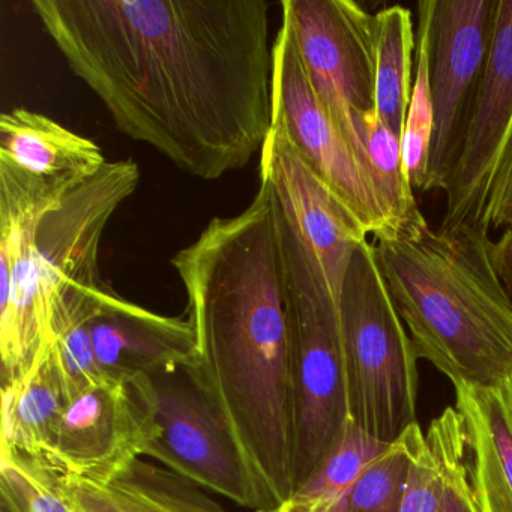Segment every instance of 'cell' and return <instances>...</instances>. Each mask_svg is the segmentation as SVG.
<instances>
[{
  "label": "cell",
  "instance_id": "1",
  "mask_svg": "<svg viewBox=\"0 0 512 512\" xmlns=\"http://www.w3.org/2000/svg\"><path fill=\"white\" fill-rule=\"evenodd\" d=\"M74 76L125 136L217 181L272 127L265 0H32Z\"/></svg>",
  "mask_w": 512,
  "mask_h": 512
},
{
  "label": "cell",
  "instance_id": "2",
  "mask_svg": "<svg viewBox=\"0 0 512 512\" xmlns=\"http://www.w3.org/2000/svg\"><path fill=\"white\" fill-rule=\"evenodd\" d=\"M187 293L196 368L268 511L293 494V400L280 209L260 179L253 202L214 218L172 259Z\"/></svg>",
  "mask_w": 512,
  "mask_h": 512
},
{
  "label": "cell",
  "instance_id": "3",
  "mask_svg": "<svg viewBox=\"0 0 512 512\" xmlns=\"http://www.w3.org/2000/svg\"><path fill=\"white\" fill-rule=\"evenodd\" d=\"M134 161L104 164L76 190L0 164V355L4 383L31 370L50 344L53 305L103 280L101 238L139 187Z\"/></svg>",
  "mask_w": 512,
  "mask_h": 512
},
{
  "label": "cell",
  "instance_id": "4",
  "mask_svg": "<svg viewBox=\"0 0 512 512\" xmlns=\"http://www.w3.org/2000/svg\"><path fill=\"white\" fill-rule=\"evenodd\" d=\"M488 232L485 224L442 232L425 221L373 242L416 356L454 388H490L512 374V299Z\"/></svg>",
  "mask_w": 512,
  "mask_h": 512
},
{
  "label": "cell",
  "instance_id": "5",
  "mask_svg": "<svg viewBox=\"0 0 512 512\" xmlns=\"http://www.w3.org/2000/svg\"><path fill=\"white\" fill-rule=\"evenodd\" d=\"M280 238L289 323L295 493L329 454L350 416L337 299L281 211Z\"/></svg>",
  "mask_w": 512,
  "mask_h": 512
},
{
  "label": "cell",
  "instance_id": "6",
  "mask_svg": "<svg viewBox=\"0 0 512 512\" xmlns=\"http://www.w3.org/2000/svg\"><path fill=\"white\" fill-rule=\"evenodd\" d=\"M338 316L350 419L391 445L418 424V356L368 239L344 275Z\"/></svg>",
  "mask_w": 512,
  "mask_h": 512
},
{
  "label": "cell",
  "instance_id": "7",
  "mask_svg": "<svg viewBox=\"0 0 512 512\" xmlns=\"http://www.w3.org/2000/svg\"><path fill=\"white\" fill-rule=\"evenodd\" d=\"M497 0H421L428 44L433 136L424 191H443L460 160L487 67Z\"/></svg>",
  "mask_w": 512,
  "mask_h": 512
},
{
  "label": "cell",
  "instance_id": "8",
  "mask_svg": "<svg viewBox=\"0 0 512 512\" xmlns=\"http://www.w3.org/2000/svg\"><path fill=\"white\" fill-rule=\"evenodd\" d=\"M281 19L292 31L314 91L367 175L358 127L377 116L374 14L355 0H283Z\"/></svg>",
  "mask_w": 512,
  "mask_h": 512
},
{
  "label": "cell",
  "instance_id": "9",
  "mask_svg": "<svg viewBox=\"0 0 512 512\" xmlns=\"http://www.w3.org/2000/svg\"><path fill=\"white\" fill-rule=\"evenodd\" d=\"M160 434L146 457L238 505L268 511L221 410L193 365L151 376Z\"/></svg>",
  "mask_w": 512,
  "mask_h": 512
},
{
  "label": "cell",
  "instance_id": "10",
  "mask_svg": "<svg viewBox=\"0 0 512 512\" xmlns=\"http://www.w3.org/2000/svg\"><path fill=\"white\" fill-rule=\"evenodd\" d=\"M160 434L151 376L107 379L71 398L53 437L58 472L107 482L146 457Z\"/></svg>",
  "mask_w": 512,
  "mask_h": 512
},
{
  "label": "cell",
  "instance_id": "11",
  "mask_svg": "<svg viewBox=\"0 0 512 512\" xmlns=\"http://www.w3.org/2000/svg\"><path fill=\"white\" fill-rule=\"evenodd\" d=\"M272 122L299 157L340 197L368 235L386 233V221L352 146L311 85L289 25L281 19L272 46Z\"/></svg>",
  "mask_w": 512,
  "mask_h": 512
},
{
  "label": "cell",
  "instance_id": "12",
  "mask_svg": "<svg viewBox=\"0 0 512 512\" xmlns=\"http://www.w3.org/2000/svg\"><path fill=\"white\" fill-rule=\"evenodd\" d=\"M259 178L271 185L281 214L322 269L338 302L350 260L367 241V230L275 122L260 151Z\"/></svg>",
  "mask_w": 512,
  "mask_h": 512
},
{
  "label": "cell",
  "instance_id": "13",
  "mask_svg": "<svg viewBox=\"0 0 512 512\" xmlns=\"http://www.w3.org/2000/svg\"><path fill=\"white\" fill-rule=\"evenodd\" d=\"M511 128L512 0H497L487 67L460 160L445 191L442 232L485 224L491 182Z\"/></svg>",
  "mask_w": 512,
  "mask_h": 512
},
{
  "label": "cell",
  "instance_id": "14",
  "mask_svg": "<svg viewBox=\"0 0 512 512\" xmlns=\"http://www.w3.org/2000/svg\"><path fill=\"white\" fill-rule=\"evenodd\" d=\"M92 346L107 379L155 376L196 362L193 326L146 310L107 286L91 322Z\"/></svg>",
  "mask_w": 512,
  "mask_h": 512
},
{
  "label": "cell",
  "instance_id": "15",
  "mask_svg": "<svg viewBox=\"0 0 512 512\" xmlns=\"http://www.w3.org/2000/svg\"><path fill=\"white\" fill-rule=\"evenodd\" d=\"M454 389L478 511L512 512V374L490 388Z\"/></svg>",
  "mask_w": 512,
  "mask_h": 512
},
{
  "label": "cell",
  "instance_id": "16",
  "mask_svg": "<svg viewBox=\"0 0 512 512\" xmlns=\"http://www.w3.org/2000/svg\"><path fill=\"white\" fill-rule=\"evenodd\" d=\"M58 482L76 512H227L205 488L143 458L107 482L61 472Z\"/></svg>",
  "mask_w": 512,
  "mask_h": 512
},
{
  "label": "cell",
  "instance_id": "17",
  "mask_svg": "<svg viewBox=\"0 0 512 512\" xmlns=\"http://www.w3.org/2000/svg\"><path fill=\"white\" fill-rule=\"evenodd\" d=\"M106 163L97 143L41 113L14 109L0 116V164L41 181L82 185Z\"/></svg>",
  "mask_w": 512,
  "mask_h": 512
},
{
  "label": "cell",
  "instance_id": "18",
  "mask_svg": "<svg viewBox=\"0 0 512 512\" xmlns=\"http://www.w3.org/2000/svg\"><path fill=\"white\" fill-rule=\"evenodd\" d=\"M70 400L67 379L49 344L31 370L4 383L0 449L52 466L53 437Z\"/></svg>",
  "mask_w": 512,
  "mask_h": 512
},
{
  "label": "cell",
  "instance_id": "19",
  "mask_svg": "<svg viewBox=\"0 0 512 512\" xmlns=\"http://www.w3.org/2000/svg\"><path fill=\"white\" fill-rule=\"evenodd\" d=\"M374 34L377 116L401 139L412 97L416 53V34L409 8L392 5L374 14Z\"/></svg>",
  "mask_w": 512,
  "mask_h": 512
},
{
  "label": "cell",
  "instance_id": "20",
  "mask_svg": "<svg viewBox=\"0 0 512 512\" xmlns=\"http://www.w3.org/2000/svg\"><path fill=\"white\" fill-rule=\"evenodd\" d=\"M358 136L367 158L368 181L385 217L383 236L406 232L425 223L427 220L419 211L404 167L400 137L389 130L379 116L365 119L359 125Z\"/></svg>",
  "mask_w": 512,
  "mask_h": 512
},
{
  "label": "cell",
  "instance_id": "21",
  "mask_svg": "<svg viewBox=\"0 0 512 512\" xmlns=\"http://www.w3.org/2000/svg\"><path fill=\"white\" fill-rule=\"evenodd\" d=\"M388 443L365 433L352 419L316 472L292 494L281 512H331L365 467L386 451Z\"/></svg>",
  "mask_w": 512,
  "mask_h": 512
},
{
  "label": "cell",
  "instance_id": "22",
  "mask_svg": "<svg viewBox=\"0 0 512 512\" xmlns=\"http://www.w3.org/2000/svg\"><path fill=\"white\" fill-rule=\"evenodd\" d=\"M419 424L371 461L331 512H401L410 463L421 440Z\"/></svg>",
  "mask_w": 512,
  "mask_h": 512
},
{
  "label": "cell",
  "instance_id": "23",
  "mask_svg": "<svg viewBox=\"0 0 512 512\" xmlns=\"http://www.w3.org/2000/svg\"><path fill=\"white\" fill-rule=\"evenodd\" d=\"M458 418L457 409L449 406L431 421L410 463L401 512H439L446 488L449 440Z\"/></svg>",
  "mask_w": 512,
  "mask_h": 512
},
{
  "label": "cell",
  "instance_id": "24",
  "mask_svg": "<svg viewBox=\"0 0 512 512\" xmlns=\"http://www.w3.org/2000/svg\"><path fill=\"white\" fill-rule=\"evenodd\" d=\"M52 466L0 449V491L4 512H76Z\"/></svg>",
  "mask_w": 512,
  "mask_h": 512
},
{
  "label": "cell",
  "instance_id": "25",
  "mask_svg": "<svg viewBox=\"0 0 512 512\" xmlns=\"http://www.w3.org/2000/svg\"><path fill=\"white\" fill-rule=\"evenodd\" d=\"M433 136V98L428 68V44L424 28L416 32L415 79L407 110L401 148L404 167L413 190L424 191L427 181L428 157Z\"/></svg>",
  "mask_w": 512,
  "mask_h": 512
},
{
  "label": "cell",
  "instance_id": "26",
  "mask_svg": "<svg viewBox=\"0 0 512 512\" xmlns=\"http://www.w3.org/2000/svg\"><path fill=\"white\" fill-rule=\"evenodd\" d=\"M467 455H469V449H467L466 430L460 416L449 440L446 488L439 512H479L472 487H470Z\"/></svg>",
  "mask_w": 512,
  "mask_h": 512
},
{
  "label": "cell",
  "instance_id": "27",
  "mask_svg": "<svg viewBox=\"0 0 512 512\" xmlns=\"http://www.w3.org/2000/svg\"><path fill=\"white\" fill-rule=\"evenodd\" d=\"M484 221L488 229L512 224V128L494 172Z\"/></svg>",
  "mask_w": 512,
  "mask_h": 512
},
{
  "label": "cell",
  "instance_id": "28",
  "mask_svg": "<svg viewBox=\"0 0 512 512\" xmlns=\"http://www.w3.org/2000/svg\"><path fill=\"white\" fill-rule=\"evenodd\" d=\"M491 260L500 281L512 299V227H506L496 242H491Z\"/></svg>",
  "mask_w": 512,
  "mask_h": 512
},
{
  "label": "cell",
  "instance_id": "29",
  "mask_svg": "<svg viewBox=\"0 0 512 512\" xmlns=\"http://www.w3.org/2000/svg\"><path fill=\"white\" fill-rule=\"evenodd\" d=\"M256 512H281V511H256Z\"/></svg>",
  "mask_w": 512,
  "mask_h": 512
},
{
  "label": "cell",
  "instance_id": "30",
  "mask_svg": "<svg viewBox=\"0 0 512 512\" xmlns=\"http://www.w3.org/2000/svg\"><path fill=\"white\" fill-rule=\"evenodd\" d=\"M509 227H512V224H511V226H509Z\"/></svg>",
  "mask_w": 512,
  "mask_h": 512
}]
</instances>
